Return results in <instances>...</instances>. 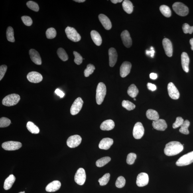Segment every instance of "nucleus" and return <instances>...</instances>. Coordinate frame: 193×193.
Returning <instances> with one entry per match:
<instances>
[{
	"label": "nucleus",
	"instance_id": "31",
	"mask_svg": "<svg viewBox=\"0 0 193 193\" xmlns=\"http://www.w3.org/2000/svg\"><path fill=\"white\" fill-rule=\"evenodd\" d=\"M27 128L28 130L32 134H37L40 133L39 128L32 122H28L27 124Z\"/></svg>",
	"mask_w": 193,
	"mask_h": 193
},
{
	"label": "nucleus",
	"instance_id": "3",
	"mask_svg": "<svg viewBox=\"0 0 193 193\" xmlns=\"http://www.w3.org/2000/svg\"><path fill=\"white\" fill-rule=\"evenodd\" d=\"M19 95L16 94H12L7 95L3 98L2 104L6 106H13L19 102L20 100Z\"/></svg>",
	"mask_w": 193,
	"mask_h": 193
},
{
	"label": "nucleus",
	"instance_id": "9",
	"mask_svg": "<svg viewBox=\"0 0 193 193\" xmlns=\"http://www.w3.org/2000/svg\"><path fill=\"white\" fill-rule=\"evenodd\" d=\"M145 129L142 123L140 122L136 123L133 128V135L136 139H140L144 135Z\"/></svg>",
	"mask_w": 193,
	"mask_h": 193
},
{
	"label": "nucleus",
	"instance_id": "52",
	"mask_svg": "<svg viewBox=\"0 0 193 193\" xmlns=\"http://www.w3.org/2000/svg\"><path fill=\"white\" fill-rule=\"evenodd\" d=\"M55 92L56 94L60 96V98H63L64 96L65 95L64 93L62 91H61L59 89H57L55 91Z\"/></svg>",
	"mask_w": 193,
	"mask_h": 193
},
{
	"label": "nucleus",
	"instance_id": "25",
	"mask_svg": "<svg viewBox=\"0 0 193 193\" xmlns=\"http://www.w3.org/2000/svg\"><path fill=\"white\" fill-rule=\"evenodd\" d=\"M115 124L112 120L108 119L103 122L100 126V129L103 131H110L114 128Z\"/></svg>",
	"mask_w": 193,
	"mask_h": 193
},
{
	"label": "nucleus",
	"instance_id": "23",
	"mask_svg": "<svg viewBox=\"0 0 193 193\" xmlns=\"http://www.w3.org/2000/svg\"><path fill=\"white\" fill-rule=\"evenodd\" d=\"M61 183L58 180L54 181L49 184L46 188V191L48 192H54L60 189V188Z\"/></svg>",
	"mask_w": 193,
	"mask_h": 193
},
{
	"label": "nucleus",
	"instance_id": "54",
	"mask_svg": "<svg viewBox=\"0 0 193 193\" xmlns=\"http://www.w3.org/2000/svg\"><path fill=\"white\" fill-rule=\"evenodd\" d=\"M111 1L114 4H116L118 3H121L122 1V0H111Z\"/></svg>",
	"mask_w": 193,
	"mask_h": 193
},
{
	"label": "nucleus",
	"instance_id": "26",
	"mask_svg": "<svg viewBox=\"0 0 193 193\" xmlns=\"http://www.w3.org/2000/svg\"><path fill=\"white\" fill-rule=\"evenodd\" d=\"M16 178L13 174H11L9 177L6 179L4 182V188L7 190L10 189L15 182Z\"/></svg>",
	"mask_w": 193,
	"mask_h": 193
},
{
	"label": "nucleus",
	"instance_id": "6",
	"mask_svg": "<svg viewBox=\"0 0 193 193\" xmlns=\"http://www.w3.org/2000/svg\"><path fill=\"white\" fill-rule=\"evenodd\" d=\"M67 37L69 40L74 42H78L81 40V36L74 28L67 27L65 29Z\"/></svg>",
	"mask_w": 193,
	"mask_h": 193
},
{
	"label": "nucleus",
	"instance_id": "42",
	"mask_svg": "<svg viewBox=\"0 0 193 193\" xmlns=\"http://www.w3.org/2000/svg\"><path fill=\"white\" fill-rule=\"evenodd\" d=\"M11 123V120L5 117L0 119V127L4 128L9 126Z\"/></svg>",
	"mask_w": 193,
	"mask_h": 193
},
{
	"label": "nucleus",
	"instance_id": "48",
	"mask_svg": "<svg viewBox=\"0 0 193 193\" xmlns=\"http://www.w3.org/2000/svg\"><path fill=\"white\" fill-rule=\"evenodd\" d=\"M21 19L23 23L27 26H30L33 23V21L31 18L28 16H23L22 17Z\"/></svg>",
	"mask_w": 193,
	"mask_h": 193
},
{
	"label": "nucleus",
	"instance_id": "14",
	"mask_svg": "<svg viewBox=\"0 0 193 193\" xmlns=\"http://www.w3.org/2000/svg\"><path fill=\"white\" fill-rule=\"evenodd\" d=\"M27 78L30 82L33 83H40L43 80V77L40 73L33 71L28 73L27 75Z\"/></svg>",
	"mask_w": 193,
	"mask_h": 193
},
{
	"label": "nucleus",
	"instance_id": "32",
	"mask_svg": "<svg viewBox=\"0 0 193 193\" xmlns=\"http://www.w3.org/2000/svg\"><path fill=\"white\" fill-rule=\"evenodd\" d=\"M160 10L162 15L165 17L169 18L171 16V10L168 6L164 5H161L160 7Z\"/></svg>",
	"mask_w": 193,
	"mask_h": 193
},
{
	"label": "nucleus",
	"instance_id": "10",
	"mask_svg": "<svg viewBox=\"0 0 193 193\" xmlns=\"http://www.w3.org/2000/svg\"><path fill=\"white\" fill-rule=\"evenodd\" d=\"M83 101L81 97H78L75 100L71 108L70 112L72 115L78 113L82 108Z\"/></svg>",
	"mask_w": 193,
	"mask_h": 193
},
{
	"label": "nucleus",
	"instance_id": "40",
	"mask_svg": "<svg viewBox=\"0 0 193 193\" xmlns=\"http://www.w3.org/2000/svg\"><path fill=\"white\" fill-rule=\"evenodd\" d=\"M95 67L93 65L89 64L87 66V68L84 71L85 77H88L92 74L95 70Z\"/></svg>",
	"mask_w": 193,
	"mask_h": 193
},
{
	"label": "nucleus",
	"instance_id": "34",
	"mask_svg": "<svg viewBox=\"0 0 193 193\" xmlns=\"http://www.w3.org/2000/svg\"><path fill=\"white\" fill-rule=\"evenodd\" d=\"M57 53L61 60L63 61H66L68 59V57L66 51L64 49L60 48L58 49L57 51Z\"/></svg>",
	"mask_w": 193,
	"mask_h": 193
},
{
	"label": "nucleus",
	"instance_id": "18",
	"mask_svg": "<svg viewBox=\"0 0 193 193\" xmlns=\"http://www.w3.org/2000/svg\"><path fill=\"white\" fill-rule=\"evenodd\" d=\"M121 37L126 47H130L132 45V40L129 32L127 30H124L121 34Z\"/></svg>",
	"mask_w": 193,
	"mask_h": 193
},
{
	"label": "nucleus",
	"instance_id": "16",
	"mask_svg": "<svg viewBox=\"0 0 193 193\" xmlns=\"http://www.w3.org/2000/svg\"><path fill=\"white\" fill-rule=\"evenodd\" d=\"M162 44L167 56L171 57L173 54V47L171 41L168 39L165 38L162 41Z\"/></svg>",
	"mask_w": 193,
	"mask_h": 193
},
{
	"label": "nucleus",
	"instance_id": "24",
	"mask_svg": "<svg viewBox=\"0 0 193 193\" xmlns=\"http://www.w3.org/2000/svg\"><path fill=\"white\" fill-rule=\"evenodd\" d=\"M181 60L183 69L186 72H188L189 71V64L190 62V58L186 52L182 53L181 56Z\"/></svg>",
	"mask_w": 193,
	"mask_h": 193
},
{
	"label": "nucleus",
	"instance_id": "55",
	"mask_svg": "<svg viewBox=\"0 0 193 193\" xmlns=\"http://www.w3.org/2000/svg\"><path fill=\"white\" fill-rule=\"evenodd\" d=\"M190 43L191 45V49L193 50V38L191 39L190 40Z\"/></svg>",
	"mask_w": 193,
	"mask_h": 193
},
{
	"label": "nucleus",
	"instance_id": "47",
	"mask_svg": "<svg viewBox=\"0 0 193 193\" xmlns=\"http://www.w3.org/2000/svg\"><path fill=\"white\" fill-rule=\"evenodd\" d=\"M75 57L74 62L77 65H80L82 63L83 58L82 56L78 52L74 51L73 53Z\"/></svg>",
	"mask_w": 193,
	"mask_h": 193
},
{
	"label": "nucleus",
	"instance_id": "11",
	"mask_svg": "<svg viewBox=\"0 0 193 193\" xmlns=\"http://www.w3.org/2000/svg\"><path fill=\"white\" fill-rule=\"evenodd\" d=\"M82 138L80 136L74 135L71 136L67 140V145L69 147L74 148L80 145L82 141Z\"/></svg>",
	"mask_w": 193,
	"mask_h": 193
},
{
	"label": "nucleus",
	"instance_id": "35",
	"mask_svg": "<svg viewBox=\"0 0 193 193\" xmlns=\"http://www.w3.org/2000/svg\"><path fill=\"white\" fill-rule=\"evenodd\" d=\"M111 160V158L110 157H103L97 160L96 162V165L98 167H102L108 163Z\"/></svg>",
	"mask_w": 193,
	"mask_h": 193
},
{
	"label": "nucleus",
	"instance_id": "2",
	"mask_svg": "<svg viewBox=\"0 0 193 193\" xmlns=\"http://www.w3.org/2000/svg\"><path fill=\"white\" fill-rule=\"evenodd\" d=\"M106 94V86L104 83H99L96 89V101L97 104L100 105L102 103Z\"/></svg>",
	"mask_w": 193,
	"mask_h": 193
},
{
	"label": "nucleus",
	"instance_id": "17",
	"mask_svg": "<svg viewBox=\"0 0 193 193\" xmlns=\"http://www.w3.org/2000/svg\"><path fill=\"white\" fill-rule=\"evenodd\" d=\"M152 125L154 129L160 131L165 130L167 127L166 121L164 119H161L153 121Z\"/></svg>",
	"mask_w": 193,
	"mask_h": 193
},
{
	"label": "nucleus",
	"instance_id": "39",
	"mask_svg": "<svg viewBox=\"0 0 193 193\" xmlns=\"http://www.w3.org/2000/svg\"><path fill=\"white\" fill-rule=\"evenodd\" d=\"M47 37L49 39H52L56 37L57 32L55 29L53 28H48L46 32Z\"/></svg>",
	"mask_w": 193,
	"mask_h": 193
},
{
	"label": "nucleus",
	"instance_id": "19",
	"mask_svg": "<svg viewBox=\"0 0 193 193\" xmlns=\"http://www.w3.org/2000/svg\"><path fill=\"white\" fill-rule=\"evenodd\" d=\"M109 64L111 67L115 66L117 59V53L116 50L113 48H111L109 50Z\"/></svg>",
	"mask_w": 193,
	"mask_h": 193
},
{
	"label": "nucleus",
	"instance_id": "43",
	"mask_svg": "<svg viewBox=\"0 0 193 193\" xmlns=\"http://www.w3.org/2000/svg\"><path fill=\"white\" fill-rule=\"evenodd\" d=\"M136 158L137 155L135 153H131L128 154L126 160L127 164L130 165L133 164Z\"/></svg>",
	"mask_w": 193,
	"mask_h": 193
},
{
	"label": "nucleus",
	"instance_id": "15",
	"mask_svg": "<svg viewBox=\"0 0 193 193\" xmlns=\"http://www.w3.org/2000/svg\"><path fill=\"white\" fill-rule=\"evenodd\" d=\"M132 65L131 63L126 61L122 64L120 68V74L122 78L126 77L130 72Z\"/></svg>",
	"mask_w": 193,
	"mask_h": 193
},
{
	"label": "nucleus",
	"instance_id": "28",
	"mask_svg": "<svg viewBox=\"0 0 193 193\" xmlns=\"http://www.w3.org/2000/svg\"><path fill=\"white\" fill-rule=\"evenodd\" d=\"M146 115L148 119L153 121H157L159 119V115L158 113L153 109H148L146 112Z\"/></svg>",
	"mask_w": 193,
	"mask_h": 193
},
{
	"label": "nucleus",
	"instance_id": "50",
	"mask_svg": "<svg viewBox=\"0 0 193 193\" xmlns=\"http://www.w3.org/2000/svg\"><path fill=\"white\" fill-rule=\"evenodd\" d=\"M146 53L147 55L150 56L151 57L153 58L154 53H155V51L154 50V48L152 47H151L150 50H146Z\"/></svg>",
	"mask_w": 193,
	"mask_h": 193
},
{
	"label": "nucleus",
	"instance_id": "7",
	"mask_svg": "<svg viewBox=\"0 0 193 193\" xmlns=\"http://www.w3.org/2000/svg\"><path fill=\"white\" fill-rule=\"evenodd\" d=\"M86 172L83 168H80L77 170L74 176V180L77 184L83 185L86 181Z\"/></svg>",
	"mask_w": 193,
	"mask_h": 193
},
{
	"label": "nucleus",
	"instance_id": "53",
	"mask_svg": "<svg viewBox=\"0 0 193 193\" xmlns=\"http://www.w3.org/2000/svg\"><path fill=\"white\" fill-rule=\"evenodd\" d=\"M150 78L152 80H156L157 78V75L155 73H152L150 75Z\"/></svg>",
	"mask_w": 193,
	"mask_h": 193
},
{
	"label": "nucleus",
	"instance_id": "57",
	"mask_svg": "<svg viewBox=\"0 0 193 193\" xmlns=\"http://www.w3.org/2000/svg\"><path fill=\"white\" fill-rule=\"evenodd\" d=\"M19 193H25V192H20Z\"/></svg>",
	"mask_w": 193,
	"mask_h": 193
},
{
	"label": "nucleus",
	"instance_id": "44",
	"mask_svg": "<svg viewBox=\"0 0 193 193\" xmlns=\"http://www.w3.org/2000/svg\"><path fill=\"white\" fill-rule=\"evenodd\" d=\"M27 5L29 9L35 12H38L39 10V7L37 3L35 2L29 1L27 3Z\"/></svg>",
	"mask_w": 193,
	"mask_h": 193
},
{
	"label": "nucleus",
	"instance_id": "41",
	"mask_svg": "<svg viewBox=\"0 0 193 193\" xmlns=\"http://www.w3.org/2000/svg\"><path fill=\"white\" fill-rule=\"evenodd\" d=\"M126 184L125 179L123 177L121 176L117 178L115 182V186L119 188H122L125 186Z\"/></svg>",
	"mask_w": 193,
	"mask_h": 193
},
{
	"label": "nucleus",
	"instance_id": "56",
	"mask_svg": "<svg viewBox=\"0 0 193 193\" xmlns=\"http://www.w3.org/2000/svg\"><path fill=\"white\" fill-rule=\"evenodd\" d=\"M74 1L76 2L82 3L86 1H85V0H75V1Z\"/></svg>",
	"mask_w": 193,
	"mask_h": 193
},
{
	"label": "nucleus",
	"instance_id": "58",
	"mask_svg": "<svg viewBox=\"0 0 193 193\" xmlns=\"http://www.w3.org/2000/svg\"><path fill=\"white\" fill-rule=\"evenodd\" d=\"M134 100L136 101V99L135 98H134Z\"/></svg>",
	"mask_w": 193,
	"mask_h": 193
},
{
	"label": "nucleus",
	"instance_id": "51",
	"mask_svg": "<svg viewBox=\"0 0 193 193\" xmlns=\"http://www.w3.org/2000/svg\"><path fill=\"white\" fill-rule=\"evenodd\" d=\"M147 88L149 90L152 91H155L157 89L155 85L152 84L151 83H148L147 84Z\"/></svg>",
	"mask_w": 193,
	"mask_h": 193
},
{
	"label": "nucleus",
	"instance_id": "27",
	"mask_svg": "<svg viewBox=\"0 0 193 193\" xmlns=\"http://www.w3.org/2000/svg\"><path fill=\"white\" fill-rule=\"evenodd\" d=\"M91 35L94 43L97 46H100L102 43V39L98 32L93 30L91 32Z\"/></svg>",
	"mask_w": 193,
	"mask_h": 193
},
{
	"label": "nucleus",
	"instance_id": "46",
	"mask_svg": "<svg viewBox=\"0 0 193 193\" xmlns=\"http://www.w3.org/2000/svg\"><path fill=\"white\" fill-rule=\"evenodd\" d=\"M184 119L181 117H177L175 122L173 124V128L174 129H176L181 126L183 123H184Z\"/></svg>",
	"mask_w": 193,
	"mask_h": 193
},
{
	"label": "nucleus",
	"instance_id": "33",
	"mask_svg": "<svg viewBox=\"0 0 193 193\" xmlns=\"http://www.w3.org/2000/svg\"><path fill=\"white\" fill-rule=\"evenodd\" d=\"M190 125V121L188 120H186L181 126V128L179 129L180 133L184 134V135H188L189 133L188 128L189 127Z\"/></svg>",
	"mask_w": 193,
	"mask_h": 193
},
{
	"label": "nucleus",
	"instance_id": "29",
	"mask_svg": "<svg viewBox=\"0 0 193 193\" xmlns=\"http://www.w3.org/2000/svg\"><path fill=\"white\" fill-rule=\"evenodd\" d=\"M122 7L124 11L128 14H131L133 11V3L129 0H125L122 3Z\"/></svg>",
	"mask_w": 193,
	"mask_h": 193
},
{
	"label": "nucleus",
	"instance_id": "37",
	"mask_svg": "<svg viewBox=\"0 0 193 193\" xmlns=\"http://www.w3.org/2000/svg\"><path fill=\"white\" fill-rule=\"evenodd\" d=\"M122 104V106L128 111L133 110L136 107V105L133 103L128 100H123Z\"/></svg>",
	"mask_w": 193,
	"mask_h": 193
},
{
	"label": "nucleus",
	"instance_id": "1",
	"mask_svg": "<svg viewBox=\"0 0 193 193\" xmlns=\"http://www.w3.org/2000/svg\"><path fill=\"white\" fill-rule=\"evenodd\" d=\"M184 150V146L178 141H171L167 144L164 149V153L167 156L177 155Z\"/></svg>",
	"mask_w": 193,
	"mask_h": 193
},
{
	"label": "nucleus",
	"instance_id": "4",
	"mask_svg": "<svg viewBox=\"0 0 193 193\" xmlns=\"http://www.w3.org/2000/svg\"><path fill=\"white\" fill-rule=\"evenodd\" d=\"M174 11L179 16H185L188 13L189 9L187 6L179 2L174 3L172 5Z\"/></svg>",
	"mask_w": 193,
	"mask_h": 193
},
{
	"label": "nucleus",
	"instance_id": "45",
	"mask_svg": "<svg viewBox=\"0 0 193 193\" xmlns=\"http://www.w3.org/2000/svg\"><path fill=\"white\" fill-rule=\"evenodd\" d=\"M182 29L185 34H191L193 32V26H190L187 23H184L182 26Z\"/></svg>",
	"mask_w": 193,
	"mask_h": 193
},
{
	"label": "nucleus",
	"instance_id": "12",
	"mask_svg": "<svg viewBox=\"0 0 193 193\" xmlns=\"http://www.w3.org/2000/svg\"><path fill=\"white\" fill-rule=\"evenodd\" d=\"M167 89L168 95L172 99L176 100L179 98L180 93L173 83L170 82L168 83Z\"/></svg>",
	"mask_w": 193,
	"mask_h": 193
},
{
	"label": "nucleus",
	"instance_id": "36",
	"mask_svg": "<svg viewBox=\"0 0 193 193\" xmlns=\"http://www.w3.org/2000/svg\"><path fill=\"white\" fill-rule=\"evenodd\" d=\"M6 34L7 39L9 41L11 42H15L14 30L11 27H9L7 28Z\"/></svg>",
	"mask_w": 193,
	"mask_h": 193
},
{
	"label": "nucleus",
	"instance_id": "30",
	"mask_svg": "<svg viewBox=\"0 0 193 193\" xmlns=\"http://www.w3.org/2000/svg\"><path fill=\"white\" fill-rule=\"evenodd\" d=\"M139 93V89L134 84H132L128 88L127 93L132 98H135Z\"/></svg>",
	"mask_w": 193,
	"mask_h": 193
},
{
	"label": "nucleus",
	"instance_id": "20",
	"mask_svg": "<svg viewBox=\"0 0 193 193\" xmlns=\"http://www.w3.org/2000/svg\"><path fill=\"white\" fill-rule=\"evenodd\" d=\"M29 54L30 58L34 64L40 65L42 64L41 57L37 51L34 49H31L29 50Z\"/></svg>",
	"mask_w": 193,
	"mask_h": 193
},
{
	"label": "nucleus",
	"instance_id": "13",
	"mask_svg": "<svg viewBox=\"0 0 193 193\" xmlns=\"http://www.w3.org/2000/svg\"><path fill=\"white\" fill-rule=\"evenodd\" d=\"M149 177L146 173H141L137 177L136 184L139 187L145 186L149 183Z\"/></svg>",
	"mask_w": 193,
	"mask_h": 193
},
{
	"label": "nucleus",
	"instance_id": "49",
	"mask_svg": "<svg viewBox=\"0 0 193 193\" xmlns=\"http://www.w3.org/2000/svg\"><path fill=\"white\" fill-rule=\"evenodd\" d=\"M7 67L5 65H3L0 67V81L3 79L7 71Z\"/></svg>",
	"mask_w": 193,
	"mask_h": 193
},
{
	"label": "nucleus",
	"instance_id": "21",
	"mask_svg": "<svg viewBox=\"0 0 193 193\" xmlns=\"http://www.w3.org/2000/svg\"><path fill=\"white\" fill-rule=\"evenodd\" d=\"M113 143V140L109 138H105L100 141L99 144V149L107 150L110 148Z\"/></svg>",
	"mask_w": 193,
	"mask_h": 193
},
{
	"label": "nucleus",
	"instance_id": "38",
	"mask_svg": "<svg viewBox=\"0 0 193 193\" xmlns=\"http://www.w3.org/2000/svg\"><path fill=\"white\" fill-rule=\"evenodd\" d=\"M110 174L109 173H107L104 174L103 176L98 180L100 185L101 186H105L108 183L110 179Z\"/></svg>",
	"mask_w": 193,
	"mask_h": 193
},
{
	"label": "nucleus",
	"instance_id": "5",
	"mask_svg": "<svg viewBox=\"0 0 193 193\" xmlns=\"http://www.w3.org/2000/svg\"><path fill=\"white\" fill-rule=\"evenodd\" d=\"M193 162V151L181 157L176 162L177 166H183L189 165Z\"/></svg>",
	"mask_w": 193,
	"mask_h": 193
},
{
	"label": "nucleus",
	"instance_id": "8",
	"mask_svg": "<svg viewBox=\"0 0 193 193\" xmlns=\"http://www.w3.org/2000/svg\"><path fill=\"white\" fill-rule=\"evenodd\" d=\"M22 147V143L17 141H7L2 144V147L7 151H15L19 149Z\"/></svg>",
	"mask_w": 193,
	"mask_h": 193
},
{
	"label": "nucleus",
	"instance_id": "22",
	"mask_svg": "<svg viewBox=\"0 0 193 193\" xmlns=\"http://www.w3.org/2000/svg\"><path fill=\"white\" fill-rule=\"evenodd\" d=\"M99 21L105 29L110 30L112 28V24L110 19L106 16L100 14L98 16Z\"/></svg>",
	"mask_w": 193,
	"mask_h": 193
}]
</instances>
